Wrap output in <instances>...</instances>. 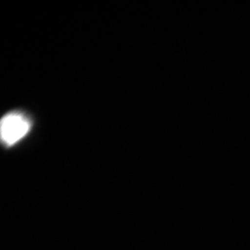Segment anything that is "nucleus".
Here are the masks:
<instances>
[{
    "label": "nucleus",
    "instance_id": "nucleus-1",
    "mask_svg": "<svg viewBox=\"0 0 250 250\" xmlns=\"http://www.w3.org/2000/svg\"><path fill=\"white\" fill-rule=\"evenodd\" d=\"M31 129V121L21 112H11L1 120L0 135L2 144L12 146L25 137Z\"/></svg>",
    "mask_w": 250,
    "mask_h": 250
}]
</instances>
